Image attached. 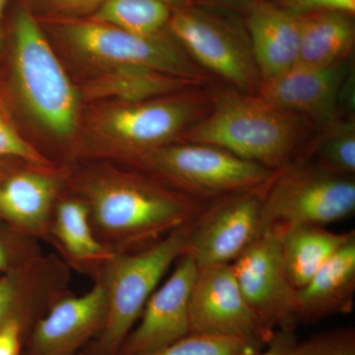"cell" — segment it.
<instances>
[{
  "instance_id": "5b68a950",
  "label": "cell",
  "mask_w": 355,
  "mask_h": 355,
  "mask_svg": "<svg viewBox=\"0 0 355 355\" xmlns=\"http://www.w3.org/2000/svg\"><path fill=\"white\" fill-rule=\"evenodd\" d=\"M139 160L178 191L203 203L261 190L275 173L221 147L193 142L159 147Z\"/></svg>"
},
{
  "instance_id": "5bb4252c",
  "label": "cell",
  "mask_w": 355,
  "mask_h": 355,
  "mask_svg": "<svg viewBox=\"0 0 355 355\" xmlns=\"http://www.w3.org/2000/svg\"><path fill=\"white\" fill-rule=\"evenodd\" d=\"M349 73L347 60L328 65L297 64L261 83L257 95L324 128L340 116L338 104Z\"/></svg>"
},
{
  "instance_id": "e0dca14e",
  "label": "cell",
  "mask_w": 355,
  "mask_h": 355,
  "mask_svg": "<svg viewBox=\"0 0 355 355\" xmlns=\"http://www.w3.org/2000/svg\"><path fill=\"white\" fill-rule=\"evenodd\" d=\"M355 234L305 284L297 289L299 324H314L349 314L354 308Z\"/></svg>"
},
{
  "instance_id": "83f0119b",
  "label": "cell",
  "mask_w": 355,
  "mask_h": 355,
  "mask_svg": "<svg viewBox=\"0 0 355 355\" xmlns=\"http://www.w3.org/2000/svg\"><path fill=\"white\" fill-rule=\"evenodd\" d=\"M279 6L296 15L338 12L354 15L355 0H279Z\"/></svg>"
},
{
  "instance_id": "d6986e66",
  "label": "cell",
  "mask_w": 355,
  "mask_h": 355,
  "mask_svg": "<svg viewBox=\"0 0 355 355\" xmlns=\"http://www.w3.org/2000/svg\"><path fill=\"white\" fill-rule=\"evenodd\" d=\"M57 191V179L50 175L3 170L0 178V219L22 230H39L50 216Z\"/></svg>"
},
{
  "instance_id": "4dcf8cb0",
  "label": "cell",
  "mask_w": 355,
  "mask_h": 355,
  "mask_svg": "<svg viewBox=\"0 0 355 355\" xmlns=\"http://www.w3.org/2000/svg\"><path fill=\"white\" fill-rule=\"evenodd\" d=\"M24 324L20 317L13 318L0 328V355H21Z\"/></svg>"
},
{
  "instance_id": "2e32d148",
  "label": "cell",
  "mask_w": 355,
  "mask_h": 355,
  "mask_svg": "<svg viewBox=\"0 0 355 355\" xmlns=\"http://www.w3.org/2000/svg\"><path fill=\"white\" fill-rule=\"evenodd\" d=\"M245 13V25L260 71L261 83L279 76L297 64L302 16L266 0L254 2Z\"/></svg>"
},
{
  "instance_id": "836d02e7",
  "label": "cell",
  "mask_w": 355,
  "mask_h": 355,
  "mask_svg": "<svg viewBox=\"0 0 355 355\" xmlns=\"http://www.w3.org/2000/svg\"><path fill=\"white\" fill-rule=\"evenodd\" d=\"M9 266H10V256H9L6 243L0 236V275L10 272Z\"/></svg>"
},
{
  "instance_id": "cb8c5ba5",
  "label": "cell",
  "mask_w": 355,
  "mask_h": 355,
  "mask_svg": "<svg viewBox=\"0 0 355 355\" xmlns=\"http://www.w3.org/2000/svg\"><path fill=\"white\" fill-rule=\"evenodd\" d=\"M324 135L307 155L314 154L315 160H309L324 171L338 176L354 178L355 174V123L354 119L343 120L340 116L324 127ZM301 156V157H305ZM307 160V159H306Z\"/></svg>"
},
{
  "instance_id": "7a4b0ae2",
  "label": "cell",
  "mask_w": 355,
  "mask_h": 355,
  "mask_svg": "<svg viewBox=\"0 0 355 355\" xmlns=\"http://www.w3.org/2000/svg\"><path fill=\"white\" fill-rule=\"evenodd\" d=\"M6 91L57 137L76 130L78 94L28 4L13 13Z\"/></svg>"
},
{
  "instance_id": "ac0fdd59",
  "label": "cell",
  "mask_w": 355,
  "mask_h": 355,
  "mask_svg": "<svg viewBox=\"0 0 355 355\" xmlns=\"http://www.w3.org/2000/svg\"><path fill=\"white\" fill-rule=\"evenodd\" d=\"M203 84L149 67L121 65L109 67L91 81L85 87V96L90 99H113L119 104H130L202 87Z\"/></svg>"
},
{
  "instance_id": "1f68e13d",
  "label": "cell",
  "mask_w": 355,
  "mask_h": 355,
  "mask_svg": "<svg viewBox=\"0 0 355 355\" xmlns=\"http://www.w3.org/2000/svg\"><path fill=\"white\" fill-rule=\"evenodd\" d=\"M298 342L295 331H277L270 343L257 355H291Z\"/></svg>"
},
{
  "instance_id": "30bf717a",
  "label": "cell",
  "mask_w": 355,
  "mask_h": 355,
  "mask_svg": "<svg viewBox=\"0 0 355 355\" xmlns=\"http://www.w3.org/2000/svg\"><path fill=\"white\" fill-rule=\"evenodd\" d=\"M263 189L222 198L205 207L189 224L184 254L198 268L231 265L237 260L265 233L261 218Z\"/></svg>"
},
{
  "instance_id": "3957f363",
  "label": "cell",
  "mask_w": 355,
  "mask_h": 355,
  "mask_svg": "<svg viewBox=\"0 0 355 355\" xmlns=\"http://www.w3.org/2000/svg\"><path fill=\"white\" fill-rule=\"evenodd\" d=\"M90 205L98 227L125 244L158 241L159 236L191 223L207 207L182 191L139 176L94 184Z\"/></svg>"
},
{
  "instance_id": "7c38bea8",
  "label": "cell",
  "mask_w": 355,
  "mask_h": 355,
  "mask_svg": "<svg viewBox=\"0 0 355 355\" xmlns=\"http://www.w3.org/2000/svg\"><path fill=\"white\" fill-rule=\"evenodd\" d=\"M191 333L228 336L266 347L275 331L252 309L231 265L198 268L190 300Z\"/></svg>"
},
{
  "instance_id": "8fae6325",
  "label": "cell",
  "mask_w": 355,
  "mask_h": 355,
  "mask_svg": "<svg viewBox=\"0 0 355 355\" xmlns=\"http://www.w3.org/2000/svg\"><path fill=\"white\" fill-rule=\"evenodd\" d=\"M231 266L243 295L263 323L275 331H295L300 324L297 289L287 275L279 234L265 230Z\"/></svg>"
},
{
  "instance_id": "277c9868",
  "label": "cell",
  "mask_w": 355,
  "mask_h": 355,
  "mask_svg": "<svg viewBox=\"0 0 355 355\" xmlns=\"http://www.w3.org/2000/svg\"><path fill=\"white\" fill-rule=\"evenodd\" d=\"M188 225L135 254L114 256L104 286L107 313L94 355H118L166 272L184 254Z\"/></svg>"
},
{
  "instance_id": "44dd1931",
  "label": "cell",
  "mask_w": 355,
  "mask_h": 355,
  "mask_svg": "<svg viewBox=\"0 0 355 355\" xmlns=\"http://www.w3.org/2000/svg\"><path fill=\"white\" fill-rule=\"evenodd\" d=\"M354 44L352 15L338 12L306 14L302 15L297 64L328 65L342 62L350 57Z\"/></svg>"
},
{
  "instance_id": "8992f818",
  "label": "cell",
  "mask_w": 355,
  "mask_h": 355,
  "mask_svg": "<svg viewBox=\"0 0 355 355\" xmlns=\"http://www.w3.org/2000/svg\"><path fill=\"white\" fill-rule=\"evenodd\" d=\"M354 178L338 176L306 159L291 161L277 171L263 191L265 230L297 224L327 226L354 214Z\"/></svg>"
},
{
  "instance_id": "4fadbf2b",
  "label": "cell",
  "mask_w": 355,
  "mask_h": 355,
  "mask_svg": "<svg viewBox=\"0 0 355 355\" xmlns=\"http://www.w3.org/2000/svg\"><path fill=\"white\" fill-rule=\"evenodd\" d=\"M198 272L195 261L182 254L174 270L153 292L118 355H146L191 333L190 300Z\"/></svg>"
},
{
  "instance_id": "484cf974",
  "label": "cell",
  "mask_w": 355,
  "mask_h": 355,
  "mask_svg": "<svg viewBox=\"0 0 355 355\" xmlns=\"http://www.w3.org/2000/svg\"><path fill=\"white\" fill-rule=\"evenodd\" d=\"M291 355H355V329L327 331L298 342Z\"/></svg>"
},
{
  "instance_id": "ba28073f",
  "label": "cell",
  "mask_w": 355,
  "mask_h": 355,
  "mask_svg": "<svg viewBox=\"0 0 355 355\" xmlns=\"http://www.w3.org/2000/svg\"><path fill=\"white\" fill-rule=\"evenodd\" d=\"M212 105V92L200 87L144 102L116 104L101 114L96 130L114 146L139 158L179 140L209 113Z\"/></svg>"
},
{
  "instance_id": "9c48e42d",
  "label": "cell",
  "mask_w": 355,
  "mask_h": 355,
  "mask_svg": "<svg viewBox=\"0 0 355 355\" xmlns=\"http://www.w3.org/2000/svg\"><path fill=\"white\" fill-rule=\"evenodd\" d=\"M55 30L74 51L107 69L137 65L203 83L209 81V73L164 32L141 36L90 18L58 19Z\"/></svg>"
},
{
  "instance_id": "e575fe53",
  "label": "cell",
  "mask_w": 355,
  "mask_h": 355,
  "mask_svg": "<svg viewBox=\"0 0 355 355\" xmlns=\"http://www.w3.org/2000/svg\"><path fill=\"white\" fill-rule=\"evenodd\" d=\"M10 0H0V55L4 48V41H6V30H4V14H6V7L8 6Z\"/></svg>"
},
{
  "instance_id": "d4e9b609",
  "label": "cell",
  "mask_w": 355,
  "mask_h": 355,
  "mask_svg": "<svg viewBox=\"0 0 355 355\" xmlns=\"http://www.w3.org/2000/svg\"><path fill=\"white\" fill-rule=\"evenodd\" d=\"M265 347L240 338L190 333L146 355H257Z\"/></svg>"
},
{
  "instance_id": "ffe728a7",
  "label": "cell",
  "mask_w": 355,
  "mask_h": 355,
  "mask_svg": "<svg viewBox=\"0 0 355 355\" xmlns=\"http://www.w3.org/2000/svg\"><path fill=\"white\" fill-rule=\"evenodd\" d=\"M277 233L287 275L292 286L299 289L349 241L355 231L336 233L326 226L297 224Z\"/></svg>"
},
{
  "instance_id": "603a6c76",
  "label": "cell",
  "mask_w": 355,
  "mask_h": 355,
  "mask_svg": "<svg viewBox=\"0 0 355 355\" xmlns=\"http://www.w3.org/2000/svg\"><path fill=\"white\" fill-rule=\"evenodd\" d=\"M90 209L78 200L60 203L55 216V233L67 253L78 261L112 260L116 254L98 241L89 221Z\"/></svg>"
},
{
  "instance_id": "6da1fadb",
  "label": "cell",
  "mask_w": 355,
  "mask_h": 355,
  "mask_svg": "<svg viewBox=\"0 0 355 355\" xmlns=\"http://www.w3.org/2000/svg\"><path fill=\"white\" fill-rule=\"evenodd\" d=\"M209 114L189 128L180 142L221 147L245 160L279 171L296 158L313 123L259 95L214 89Z\"/></svg>"
},
{
  "instance_id": "f546056e",
  "label": "cell",
  "mask_w": 355,
  "mask_h": 355,
  "mask_svg": "<svg viewBox=\"0 0 355 355\" xmlns=\"http://www.w3.org/2000/svg\"><path fill=\"white\" fill-rule=\"evenodd\" d=\"M18 296V280L16 275L8 272L0 275V328L16 314V300Z\"/></svg>"
},
{
  "instance_id": "4316f807",
  "label": "cell",
  "mask_w": 355,
  "mask_h": 355,
  "mask_svg": "<svg viewBox=\"0 0 355 355\" xmlns=\"http://www.w3.org/2000/svg\"><path fill=\"white\" fill-rule=\"evenodd\" d=\"M16 158L44 166L48 160L18 132L6 105L0 98V159Z\"/></svg>"
},
{
  "instance_id": "9a60e30c",
  "label": "cell",
  "mask_w": 355,
  "mask_h": 355,
  "mask_svg": "<svg viewBox=\"0 0 355 355\" xmlns=\"http://www.w3.org/2000/svg\"><path fill=\"white\" fill-rule=\"evenodd\" d=\"M106 313L104 284H97L83 295L64 299L35 326L29 355H73L101 331Z\"/></svg>"
},
{
  "instance_id": "8d00e7d4",
  "label": "cell",
  "mask_w": 355,
  "mask_h": 355,
  "mask_svg": "<svg viewBox=\"0 0 355 355\" xmlns=\"http://www.w3.org/2000/svg\"><path fill=\"white\" fill-rule=\"evenodd\" d=\"M2 174H3V167H2L1 162H0V178H1Z\"/></svg>"
},
{
  "instance_id": "52a82bcc",
  "label": "cell",
  "mask_w": 355,
  "mask_h": 355,
  "mask_svg": "<svg viewBox=\"0 0 355 355\" xmlns=\"http://www.w3.org/2000/svg\"><path fill=\"white\" fill-rule=\"evenodd\" d=\"M167 29L203 70L239 92L258 93L261 74L246 25L217 9L191 6L173 10Z\"/></svg>"
},
{
  "instance_id": "f1b7e54d",
  "label": "cell",
  "mask_w": 355,
  "mask_h": 355,
  "mask_svg": "<svg viewBox=\"0 0 355 355\" xmlns=\"http://www.w3.org/2000/svg\"><path fill=\"white\" fill-rule=\"evenodd\" d=\"M105 0H30L39 10L58 16L60 19H76L78 16L95 12Z\"/></svg>"
},
{
  "instance_id": "d590c367",
  "label": "cell",
  "mask_w": 355,
  "mask_h": 355,
  "mask_svg": "<svg viewBox=\"0 0 355 355\" xmlns=\"http://www.w3.org/2000/svg\"><path fill=\"white\" fill-rule=\"evenodd\" d=\"M160 1H162L166 6H169L172 10L193 6L191 0H160Z\"/></svg>"
},
{
  "instance_id": "7402d4cb",
  "label": "cell",
  "mask_w": 355,
  "mask_h": 355,
  "mask_svg": "<svg viewBox=\"0 0 355 355\" xmlns=\"http://www.w3.org/2000/svg\"><path fill=\"white\" fill-rule=\"evenodd\" d=\"M172 13L160 0H105L90 19L132 34L154 36L168 27Z\"/></svg>"
},
{
  "instance_id": "d6a6232c",
  "label": "cell",
  "mask_w": 355,
  "mask_h": 355,
  "mask_svg": "<svg viewBox=\"0 0 355 355\" xmlns=\"http://www.w3.org/2000/svg\"><path fill=\"white\" fill-rule=\"evenodd\" d=\"M259 0H191L193 6L219 10L241 11L246 12Z\"/></svg>"
}]
</instances>
